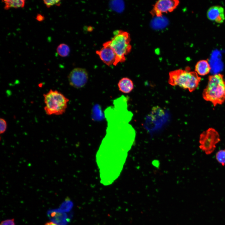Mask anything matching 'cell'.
<instances>
[{
	"label": "cell",
	"mask_w": 225,
	"mask_h": 225,
	"mask_svg": "<svg viewBox=\"0 0 225 225\" xmlns=\"http://www.w3.org/2000/svg\"><path fill=\"white\" fill-rule=\"evenodd\" d=\"M202 97L214 106L222 104L225 101V80L221 74L209 76L208 83L202 92Z\"/></svg>",
	"instance_id": "cell-1"
},
{
	"label": "cell",
	"mask_w": 225,
	"mask_h": 225,
	"mask_svg": "<svg viewBox=\"0 0 225 225\" xmlns=\"http://www.w3.org/2000/svg\"><path fill=\"white\" fill-rule=\"evenodd\" d=\"M201 79L195 72L179 69L169 73L168 82L172 86H178L192 92L198 88Z\"/></svg>",
	"instance_id": "cell-2"
},
{
	"label": "cell",
	"mask_w": 225,
	"mask_h": 225,
	"mask_svg": "<svg viewBox=\"0 0 225 225\" xmlns=\"http://www.w3.org/2000/svg\"><path fill=\"white\" fill-rule=\"evenodd\" d=\"M43 97L44 110L47 114L59 115L65 112L69 100L62 93L50 89L43 94Z\"/></svg>",
	"instance_id": "cell-3"
},
{
	"label": "cell",
	"mask_w": 225,
	"mask_h": 225,
	"mask_svg": "<svg viewBox=\"0 0 225 225\" xmlns=\"http://www.w3.org/2000/svg\"><path fill=\"white\" fill-rule=\"evenodd\" d=\"M129 33L122 30H117L114 32V36L108 41L110 47L116 53L119 62L126 60V56L130 52L131 46Z\"/></svg>",
	"instance_id": "cell-4"
},
{
	"label": "cell",
	"mask_w": 225,
	"mask_h": 225,
	"mask_svg": "<svg viewBox=\"0 0 225 225\" xmlns=\"http://www.w3.org/2000/svg\"><path fill=\"white\" fill-rule=\"evenodd\" d=\"M220 141L218 132L214 128H209L200 135L199 148L206 155L211 154L214 151L217 145Z\"/></svg>",
	"instance_id": "cell-5"
},
{
	"label": "cell",
	"mask_w": 225,
	"mask_h": 225,
	"mask_svg": "<svg viewBox=\"0 0 225 225\" xmlns=\"http://www.w3.org/2000/svg\"><path fill=\"white\" fill-rule=\"evenodd\" d=\"M68 80L70 85L72 87L80 88L86 84L88 75L86 70L83 68H77L72 69L69 73Z\"/></svg>",
	"instance_id": "cell-6"
},
{
	"label": "cell",
	"mask_w": 225,
	"mask_h": 225,
	"mask_svg": "<svg viewBox=\"0 0 225 225\" xmlns=\"http://www.w3.org/2000/svg\"><path fill=\"white\" fill-rule=\"evenodd\" d=\"M103 47L96 52L102 61L108 66H116L119 63V60L114 51L110 47L108 41L103 44Z\"/></svg>",
	"instance_id": "cell-7"
},
{
	"label": "cell",
	"mask_w": 225,
	"mask_h": 225,
	"mask_svg": "<svg viewBox=\"0 0 225 225\" xmlns=\"http://www.w3.org/2000/svg\"><path fill=\"white\" fill-rule=\"evenodd\" d=\"M178 3L177 0H159L155 4L153 12L156 16H162L163 13L172 11Z\"/></svg>",
	"instance_id": "cell-8"
},
{
	"label": "cell",
	"mask_w": 225,
	"mask_h": 225,
	"mask_svg": "<svg viewBox=\"0 0 225 225\" xmlns=\"http://www.w3.org/2000/svg\"><path fill=\"white\" fill-rule=\"evenodd\" d=\"M207 15L209 20L218 23H222L225 19L224 9L220 6L210 7L207 11Z\"/></svg>",
	"instance_id": "cell-9"
},
{
	"label": "cell",
	"mask_w": 225,
	"mask_h": 225,
	"mask_svg": "<svg viewBox=\"0 0 225 225\" xmlns=\"http://www.w3.org/2000/svg\"><path fill=\"white\" fill-rule=\"evenodd\" d=\"M118 86L119 91L125 93L130 92L134 88L132 81L127 77L122 78L118 82Z\"/></svg>",
	"instance_id": "cell-10"
},
{
	"label": "cell",
	"mask_w": 225,
	"mask_h": 225,
	"mask_svg": "<svg viewBox=\"0 0 225 225\" xmlns=\"http://www.w3.org/2000/svg\"><path fill=\"white\" fill-rule=\"evenodd\" d=\"M211 69L210 65L206 60H202L197 62L195 66V72L200 76H205L208 74Z\"/></svg>",
	"instance_id": "cell-11"
},
{
	"label": "cell",
	"mask_w": 225,
	"mask_h": 225,
	"mask_svg": "<svg viewBox=\"0 0 225 225\" xmlns=\"http://www.w3.org/2000/svg\"><path fill=\"white\" fill-rule=\"evenodd\" d=\"M168 23L167 19L162 16H156L152 20L151 25L154 29H159L165 27Z\"/></svg>",
	"instance_id": "cell-12"
},
{
	"label": "cell",
	"mask_w": 225,
	"mask_h": 225,
	"mask_svg": "<svg viewBox=\"0 0 225 225\" xmlns=\"http://www.w3.org/2000/svg\"><path fill=\"white\" fill-rule=\"evenodd\" d=\"M2 2L4 4V8L5 10H8L12 8H23L25 3L24 0H4Z\"/></svg>",
	"instance_id": "cell-13"
},
{
	"label": "cell",
	"mask_w": 225,
	"mask_h": 225,
	"mask_svg": "<svg viewBox=\"0 0 225 225\" xmlns=\"http://www.w3.org/2000/svg\"><path fill=\"white\" fill-rule=\"evenodd\" d=\"M58 54L61 57H65L68 55L70 49L69 47L64 43H62L58 46L57 48Z\"/></svg>",
	"instance_id": "cell-14"
},
{
	"label": "cell",
	"mask_w": 225,
	"mask_h": 225,
	"mask_svg": "<svg viewBox=\"0 0 225 225\" xmlns=\"http://www.w3.org/2000/svg\"><path fill=\"white\" fill-rule=\"evenodd\" d=\"M215 158L218 162L223 166L225 165V149H220L216 153Z\"/></svg>",
	"instance_id": "cell-15"
},
{
	"label": "cell",
	"mask_w": 225,
	"mask_h": 225,
	"mask_svg": "<svg viewBox=\"0 0 225 225\" xmlns=\"http://www.w3.org/2000/svg\"><path fill=\"white\" fill-rule=\"evenodd\" d=\"M0 133L2 134L6 131L7 126V122L3 118L0 119Z\"/></svg>",
	"instance_id": "cell-16"
},
{
	"label": "cell",
	"mask_w": 225,
	"mask_h": 225,
	"mask_svg": "<svg viewBox=\"0 0 225 225\" xmlns=\"http://www.w3.org/2000/svg\"><path fill=\"white\" fill-rule=\"evenodd\" d=\"M60 0H43L44 4L47 8H49L54 5L59 6L61 3Z\"/></svg>",
	"instance_id": "cell-17"
},
{
	"label": "cell",
	"mask_w": 225,
	"mask_h": 225,
	"mask_svg": "<svg viewBox=\"0 0 225 225\" xmlns=\"http://www.w3.org/2000/svg\"><path fill=\"white\" fill-rule=\"evenodd\" d=\"M0 225H15V220L14 218H12L2 221Z\"/></svg>",
	"instance_id": "cell-18"
},
{
	"label": "cell",
	"mask_w": 225,
	"mask_h": 225,
	"mask_svg": "<svg viewBox=\"0 0 225 225\" xmlns=\"http://www.w3.org/2000/svg\"><path fill=\"white\" fill-rule=\"evenodd\" d=\"M36 19L39 22H41L44 19V16L41 14H38L36 17Z\"/></svg>",
	"instance_id": "cell-19"
},
{
	"label": "cell",
	"mask_w": 225,
	"mask_h": 225,
	"mask_svg": "<svg viewBox=\"0 0 225 225\" xmlns=\"http://www.w3.org/2000/svg\"><path fill=\"white\" fill-rule=\"evenodd\" d=\"M44 225H58L55 223L52 222H46Z\"/></svg>",
	"instance_id": "cell-20"
}]
</instances>
